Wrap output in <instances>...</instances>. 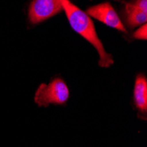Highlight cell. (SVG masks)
Wrapping results in <instances>:
<instances>
[{
  "instance_id": "obj_4",
  "label": "cell",
  "mask_w": 147,
  "mask_h": 147,
  "mask_svg": "<svg viewBox=\"0 0 147 147\" xmlns=\"http://www.w3.org/2000/svg\"><path fill=\"white\" fill-rule=\"evenodd\" d=\"M86 13L89 16L101 21L110 28H115L124 33L126 32L124 25L120 20L113 6L109 2H105L88 8Z\"/></svg>"
},
{
  "instance_id": "obj_6",
  "label": "cell",
  "mask_w": 147,
  "mask_h": 147,
  "mask_svg": "<svg viewBox=\"0 0 147 147\" xmlns=\"http://www.w3.org/2000/svg\"><path fill=\"white\" fill-rule=\"evenodd\" d=\"M126 22L130 28L145 24L147 20V11H142L132 4H127L125 7Z\"/></svg>"
},
{
  "instance_id": "obj_7",
  "label": "cell",
  "mask_w": 147,
  "mask_h": 147,
  "mask_svg": "<svg viewBox=\"0 0 147 147\" xmlns=\"http://www.w3.org/2000/svg\"><path fill=\"white\" fill-rule=\"evenodd\" d=\"M133 36L138 40H146L147 39V26L146 24H143L140 28L133 34Z\"/></svg>"
},
{
  "instance_id": "obj_5",
  "label": "cell",
  "mask_w": 147,
  "mask_h": 147,
  "mask_svg": "<svg viewBox=\"0 0 147 147\" xmlns=\"http://www.w3.org/2000/svg\"><path fill=\"white\" fill-rule=\"evenodd\" d=\"M133 100L135 108L145 119L147 112V80L144 75H138L133 91Z\"/></svg>"
},
{
  "instance_id": "obj_1",
  "label": "cell",
  "mask_w": 147,
  "mask_h": 147,
  "mask_svg": "<svg viewBox=\"0 0 147 147\" xmlns=\"http://www.w3.org/2000/svg\"><path fill=\"white\" fill-rule=\"evenodd\" d=\"M60 2L71 28L75 30V32L88 41L98 51L100 57L99 65L102 68L109 67L111 64L114 63V60L111 55L107 53L105 50L100 40L96 34L94 26L90 16L86 12L76 6L70 0H60Z\"/></svg>"
},
{
  "instance_id": "obj_3",
  "label": "cell",
  "mask_w": 147,
  "mask_h": 147,
  "mask_svg": "<svg viewBox=\"0 0 147 147\" xmlns=\"http://www.w3.org/2000/svg\"><path fill=\"white\" fill-rule=\"evenodd\" d=\"M63 11L60 0H33L28 11L29 20L37 24L46 20Z\"/></svg>"
},
{
  "instance_id": "obj_8",
  "label": "cell",
  "mask_w": 147,
  "mask_h": 147,
  "mask_svg": "<svg viewBox=\"0 0 147 147\" xmlns=\"http://www.w3.org/2000/svg\"><path fill=\"white\" fill-rule=\"evenodd\" d=\"M132 5L142 11H147V0H136Z\"/></svg>"
},
{
  "instance_id": "obj_2",
  "label": "cell",
  "mask_w": 147,
  "mask_h": 147,
  "mask_svg": "<svg viewBox=\"0 0 147 147\" xmlns=\"http://www.w3.org/2000/svg\"><path fill=\"white\" fill-rule=\"evenodd\" d=\"M70 91L61 78L53 79L48 85L41 84L34 94V102L39 107H48L49 105H63L68 100Z\"/></svg>"
}]
</instances>
